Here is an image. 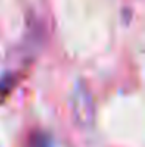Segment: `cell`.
Instances as JSON below:
<instances>
[{
    "mask_svg": "<svg viewBox=\"0 0 145 147\" xmlns=\"http://www.w3.org/2000/svg\"><path fill=\"white\" fill-rule=\"evenodd\" d=\"M14 88V83L11 82V78H3L0 80V102H2L5 97L9 96V92H11V89Z\"/></svg>",
    "mask_w": 145,
    "mask_h": 147,
    "instance_id": "1",
    "label": "cell"
}]
</instances>
